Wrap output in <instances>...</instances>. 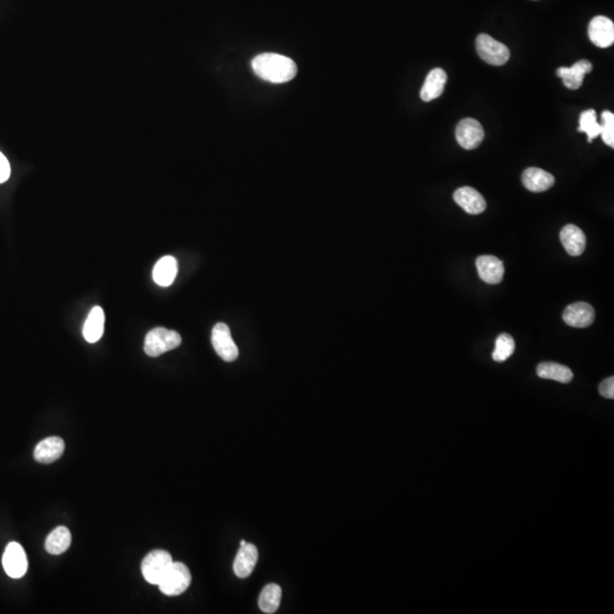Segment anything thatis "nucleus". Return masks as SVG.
<instances>
[{"instance_id": "obj_1", "label": "nucleus", "mask_w": 614, "mask_h": 614, "mask_svg": "<svg viewBox=\"0 0 614 614\" xmlns=\"http://www.w3.org/2000/svg\"><path fill=\"white\" fill-rule=\"evenodd\" d=\"M252 67L259 79L272 83L291 81L297 74V66L295 61L280 54H261L253 59Z\"/></svg>"}, {"instance_id": "obj_2", "label": "nucleus", "mask_w": 614, "mask_h": 614, "mask_svg": "<svg viewBox=\"0 0 614 614\" xmlns=\"http://www.w3.org/2000/svg\"><path fill=\"white\" fill-rule=\"evenodd\" d=\"M191 584V574L186 565L181 562H172L162 579L158 582L160 591L167 596L184 594Z\"/></svg>"}, {"instance_id": "obj_3", "label": "nucleus", "mask_w": 614, "mask_h": 614, "mask_svg": "<svg viewBox=\"0 0 614 614\" xmlns=\"http://www.w3.org/2000/svg\"><path fill=\"white\" fill-rule=\"evenodd\" d=\"M180 345L181 336L178 332L160 326L147 333L143 350L150 358H158L164 353L178 348Z\"/></svg>"}, {"instance_id": "obj_4", "label": "nucleus", "mask_w": 614, "mask_h": 614, "mask_svg": "<svg viewBox=\"0 0 614 614\" xmlns=\"http://www.w3.org/2000/svg\"><path fill=\"white\" fill-rule=\"evenodd\" d=\"M173 559L169 552L163 550H153L146 555L141 563L143 578L152 585H158Z\"/></svg>"}, {"instance_id": "obj_5", "label": "nucleus", "mask_w": 614, "mask_h": 614, "mask_svg": "<svg viewBox=\"0 0 614 614\" xmlns=\"http://www.w3.org/2000/svg\"><path fill=\"white\" fill-rule=\"evenodd\" d=\"M477 52L483 61L488 64L502 66L509 59V49L505 45L488 35H478Z\"/></svg>"}, {"instance_id": "obj_6", "label": "nucleus", "mask_w": 614, "mask_h": 614, "mask_svg": "<svg viewBox=\"0 0 614 614\" xmlns=\"http://www.w3.org/2000/svg\"><path fill=\"white\" fill-rule=\"evenodd\" d=\"M212 345L216 354L225 362L236 361L239 350L231 337V331L225 324H218L213 328Z\"/></svg>"}, {"instance_id": "obj_7", "label": "nucleus", "mask_w": 614, "mask_h": 614, "mask_svg": "<svg viewBox=\"0 0 614 614\" xmlns=\"http://www.w3.org/2000/svg\"><path fill=\"white\" fill-rule=\"evenodd\" d=\"M28 557L25 550L18 543L12 542L7 545L3 555V567L11 578H22L28 571Z\"/></svg>"}, {"instance_id": "obj_8", "label": "nucleus", "mask_w": 614, "mask_h": 614, "mask_svg": "<svg viewBox=\"0 0 614 614\" xmlns=\"http://www.w3.org/2000/svg\"><path fill=\"white\" fill-rule=\"evenodd\" d=\"M455 134L457 143L466 150H472L479 147L485 138L483 126L475 119H462L457 124Z\"/></svg>"}, {"instance_id": "obj_9", "label": "nucleus", "mask_w": 614, "mask_h": 614, "mask_svg": "<svg viewBox=\"0 0 614 614\" xmlns=\"http://www.w3.org/2000/svg\"><path fill=\"white\" fill-rule=\"evenodd\" d=\"M588 35L591 42L600 48H608L614 42V24L606 16L593 18L588 27Z\"/></svg>"}, {"instance_id": "obj_10", "label": "nucleus", "mask_w": 614, "mask_h": 614, "mask_svg": "<svg viewBox=\"0 0 614 614\" xmlns=\"http://www.w3.org/2000/svg\"><path fill=\"white\" fill-rule=\"evenodd\" d=\"M259 561V550L254 544L240 545L236 559L233 562V571L240 579L248 578L253 574Z\"/></svg>"}, {"instance_id": "obj_11", "label": "nucleus", "mask_w": 614, "mask_h": 614, "mask_svg": "<svg viewBox=\"0 0 614 614\" xmlns=\"http://www.w3.org/2000/svg\"><path fill=\"white\" fill-rule=\"evenodd\" d=\"M595 311L593 306L584 302L571 304L563 312V321L574 328H587L594 322Z\"/></svg>"}, {"instance_id": "obj_12", "label": "nucleus", "mask_w": 614, "mask_h": 614, "mask_svg": "<svg viewBox=\"0 0 614 614\" xmlns=\"http://www.w3.org/2000/svg\"><path fill=\"white\" fill-rule=\"evenodd\" d=\"M454 201L466 213L478 216L486 211L487 203L480 192L471 187H462L454 192Z\"/></svg>"}, {"instance_id": "obj_13", "label": "nucleus", "mask_w": 614, "mask_h": 614, "mask_svg": "<svg viewBox=\"0 0 614 614\" xmlns=\"http://www.w3.org/2000/svg\"><path fill=\"white\" fill-rule=\"evenodd\" d=\"M591 70H593V64L591 61L581 59L571 67H560L559 70L556 71V74L561 78L565 87L570 90H577L581 87L586 74L591 73Z\"/></svg>"}, {"instance_id": "obj_14", "label": "nucleus", "mask_w": 614, "mask_h": 614, "mask_svg": "<svg viewBox=\"0 0 614 614\" xmlns=\"http://www.w3.org/2000/svg\"><path fill=\"white\" fill-rule=\"evenodd\" d=\"M478 273L481 280L489 285L501 283L504 276V265L501 259L492 255H483L476 261Z\"/></svg>"}, {"instance_id": "obj_15", "label": "nucleus", "mask_w": 614, "mask_h": 614, "mask_svg": "<svg viewBox=\"0 0 614 614\" xmlns=\"http://www.w3.org/2000/svg\"><path fill=\"white\" fill-rule=\"evenodd\" d=\"M64 440L59 437H48L37 445L33 456L37 462L49 464L59 460L64 453Z\"/></svg>"}, {"instance_id": "obj_16", "label": "nucleus", "mask_w": 614, "mask_h": 614, "mask_svg": "<svg viewBox=\"0 0 614 614\" xmlns=\"http://www.w3.org/2000/svg\"><path fill=\"white\" fill-rule=\"evenodd\" d=\"M562 244L571 256H580L586 248V236L580 228L574 225H565L560 233Z\"/></svg>"}, {"instance_id": "obj_17", "label": "nucleus", "mask_w": 614, "mask_h": 614, "mask_svg": "<svg viewBox=\"0 0 614 614\" xmlns=\"http://www.w3.org/2000/svg\"><path fill=\"white\" fill-rule=\"evenodd\" d=\"M522 184L530 191L543 192L553 187L555 179L553 175L544 170L529 167L522 175Z\"/></svg>"}, {"instance_id": "obj_18", "label": "nucleus", "mask_w": 614, "mask_h": 614, "mask_svg": "<svg viewBox=\"0 0 614 614\" xmlns=\"http://www.w3.org/2000/svg\"><path fill=\"white\" fill-rule=\"evenodd\" d=\"M447 82V74L443 69H434L425 78V85L421 89V100L431 102L442 96Z\"/></svg>"}, {"instance_id": "obj_19", "label": "nucleus", "mask_w": 614, "mask_h": 614, "mask_svg": "<svg viewBox=\"0 0 614 614\" xmlns=\"http://www.w3.org/2000/svg\"><path fill=\"white\" fill-rule=\"evenodd\" d=\"M105 313L100 306H95L88 315L83 326V337L88 343H97L104 333Z\"/></svg>"}, {"instance_id": "obj_20", "label": "nucleus", "mask_w": 614, "mask_h": 614, "mask_svg": "<svg viewBox=\"0 0 614 614\" xmlns=\"http://www.w3.org/2000/svg\"><path fill=\"white\" fill-rule=\"evenodd\" d=\"M178 274V262L173 256H164L155 265L153 279L160 287H169Z\"/></svg>"}, {"instance_id": "obj_21", "label": "nucleus", "mask_w": 614, "mask_h": 614, "mask_svg": "<svg viewBox=\"0 0 614 614\" xmlns=\"http://www.w3.org/2000/svg\"><path fill=\"white\" fill-rule=\"evenodd\" d=\"M71 541H72V537H71L70 530L61 526V527L55 528L48 535L45 548H46L47 552L52 555H59V554H63L69 550L71 546Z\"/></svg>"}, {"instance_id": "obj_22", "label": "nucleus", "mask_w": 614, "mask_h": 614, "mask_svg": "<svg viewBox=\"0 0 614 614\" xmlns=\"http://www.w3.org/2000/svg\"><path fill=\"white\" fill-rule=\"evenodd\" d=\"M537 374L543 379H550L561 384H569L574 379V373L565 365L554 363V362H544L537 367Z\"/></svg>"}, {"instance_id": "obj_23", "label": "nucleus", "mask_w": 614, "mask_h": 614, "mask_svg": "<svg viewBox=\"0 0 614 614\" xmlns=\"http://www.w3.org/2000/svg\"><path fill=\"white\" fill-rule=\"evenodd\" d=\"M283 596V589L277 584H268L263 588L259 597V606L262 612L273 614L278 611Z\"/></svg>"}, {"instance_id": "obj_24", "label": "nucleus", "mask_w": 614, "mask_h": 614, "mask_svg": "<svg viewBox=\"0 0 614 614\" xmlns=\"http://www.w3.org/2000/svg\"><path fill=\"white\" fill-rule=\"evenodd\" d=\"M578 131L585 132L588 136V143H591L601 134V124L597 122V114L594 110L582 112L579 119Z\"/></svg>"}, {"instance_id": "obj_25", "label": "nucleus", "mask_w": 614, "mask_h": 614, "mask_svg": "<svg viewBox=\"0 0 614 614\" xmlns=\"http://www.w3.org/2000/svg\"><path fill=\"white\" fill-rule=\"evenodd\" d=\"M514 350L515 343L512 336L502 333L496 339L495 350L492 353V360L495 362L507 361V358L512 356Z\"/></svg>"}, {"instance_id": "obj_26", "label": "nucleus", "mask_w": 614, "mask_h": 614, "mask_svg": "<svg viewBox=\"0 0 614 614\" xmlns=\"http://www.w3.org/2000/svg\"><path fill=\"white\" fill-rule=\"evenodd\" d=\"M601 136L603 141L611 148L614 147V115L611 112L606 111L602 114V124H601Z\"/></svg>"}, {"instance_id": "obj_27", "label": "nucleus", "mask_w": 614, "mask_h": 614, "mask_svg": "<svg viewBox=\"0 0 614 614\" xmlns=\"http://www.w3.org/2000/svg\"><path fill=\"white\" fill-rule=\"evenodd\" d=\"M598 391H600L601 395H602L604 398L608 399H613L614 398V378L613 377H610V378H606V380H603L601 382L600 386H598Z\"/></svg>"}, {"instance_id": "obj_28", "label": "nucleus", "mask_w": 614, "mask_h": 614, "mask_svg": "<svg viewBox=\"0 0 614 614\" xmlns=\"http://www.w3.org/2000/svg\"><path fill=\"white\" fill-rule=\"evenodd\" d=\"M11 175V165L3 153H0V184L6 182Z\"/></svg>"}, {"instance_id": "obj_29", "label": "nucleus", "mask_w": 614, "mask_h": 614, "mask_svg": "<svg viewBox=\"0 0 614 614\" xmlns=\"http://www.w3.org/2000/svg\"><path fill=\"white\" fill-rule=\"evenodd\" d=\"M246 543H247V542H246V541H244V539H242V541H240V545H244V544H246Z\"/></svg>"}]
</instances>
